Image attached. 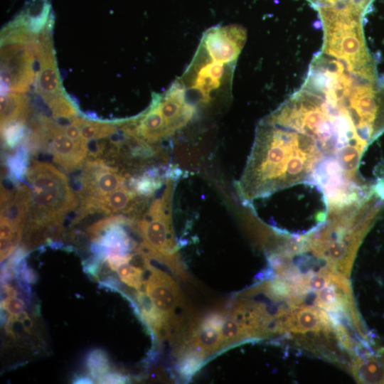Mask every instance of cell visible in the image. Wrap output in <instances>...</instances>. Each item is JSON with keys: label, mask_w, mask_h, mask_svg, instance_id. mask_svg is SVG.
I'll use <instances>...</instances> for the list:
<instances>
[{"label": "cell", "mask_w": 384, "mask_h": 384, "mask_svg": "<svg viewBox=\"0 0 384 384\" xmlns=\"http://www.w3.org/2000/svg\"><path fill=\"white\" fill-rule=\"evenodd\" d=\"M326 160L311 136L268 115L258 123L255 140L237 190L247 205L295 183L311 181Z\"/></svg>", "instance_id": "obj_1"}, {"label": "cell", "mask_w": 384, "mask_h": 384, "mask_svg": "<svg viewBox=\"0 0 384 384\" xmlns=\"http://www.w3.org/2000/svg\"><path fill=\"white\" fill-rule=\"evenodd\" d=\"M26 178L30 185L26 218L31 233L59 226L77 208L78 199L67 177L52 164L33 160Z\"/></svg>", "instance_id": "obj_2"}, {"label": "cell", "mask_w": 384, "mask_h": 384, "mask_svg": "<svg viewBox=\"0 0 384 384\" xmlns=\"http://www.w3.org/2000/svg\"><path fill=\"white\" fill-rule=\"evenodd\" d=\"M161 196L156 199L145 217L139 221L140 234L144 240L141 251L175 266L176 245L171 224L173 179L167 178Z\"/></svg>", "instance_id": "obj_3"}, {"label": "cell", "mask_w": 384, "mask_h": 384, "mask_svg": "<svg viewBox=\"0 0 384 384\" xmlns=\"http://www.w3.org/2000/svg\"><path fill=\"white\" fill-rule=\"evenodd\" d=\"M34 52L30 43L1 44V81L14 92H24L34 80Z\"/></svg>", "instance_id": "obj_4"}, {"label": "cell", "mask_w": 384, "mask_h": 384, "mask_svg": "<svg viewBox=\"0 0 384 384\" xmlns=\"http://www.w3.org/2000/svg\"><path fill=\"white\" fill-rule=\"evenodd\" d=\"M246 41V31L238 26H215L207 31L201 45L213 58L235 63Z\"/></svg>", "instance_id": "obj_5"}, {"label": "cell", "mask_w": 384, "mask_h": 384, "mask_svg": "<svg viewBox=\"0 0 384 384\" xmlns=\"http://www.w3.org/2000/svg\"><path fill=\"white\" fill-rule=\"evenodd\" d=\"M151 274L145 283L146 293L164 320L173 319L174 310L180 304V295L174 281L161 270L151 267L145 259ZM169 325V324H168Z\"/></svg>", "instance_id": "obj_6"}, {"label": "cell", "mask_w": 384, "mask_h": 384, "mask_svg": "<svg viewBox=\"0 0 384 384\" xmlns=\"http://www.w3.org/2000/svg\"><path fill=\"white\" fill-rule=\"evenodd\" d=\"M124 178L101 161L87 162L82 176L83 199L101 198L121 187Z\"/></svg>", "instance_id": "obj_7"}, {"label": "cell", "mask_w": 384, "mask_h": 384, "mask_svg": "<svg viewBox=\"0 0 384 384\" xmlns=\"http://www.w3.org/2000/svg\"><path fill=\"white\" fill-rule=\"evenodd\" d=\"M46 131L48 138H51L50 147L54 161L68 171L80 168L87 154V142L73 140L53 122L48 124Z\"/></svg>", "instance_id": "obj_8"}, {"label": "cell", "mask_w": 384, "mask_h": 384, "mask_svg": "<svg viewBox=\"0 0 384 384\" xmlns=\"http://www.w3.org/2000/svg\"><path fill=\"white\" fill-rule=\"evenodd\" d=\"M134 192L122 186L101 198L82 201V206L87 213L97 209L107 214L119 211L128 212L135 198Z\"/></svg>", "instance_id": "obj_9"}, {"label": "cell", "mask_w": 384, "mask_h": 384, "mask_svg": "<svg viewBox=\"0 0 384 384\" xmlns=\"http://www.w3.org/2000/svg\"><path fill=\"white\" fill-rule=\"evenodd\" d=\"M38 60L40 69L36 74L37 90L43 96L61 94L60 78L54 53L46 55Z\"/></svg>", "instance_id": "obj_10"}, {"label": "cell", "mask_w": 384, "mask_h": 384, "mask_svg": "<svg viewBox=\"0 0 384 384\" xmlns=\"http://www.w3.org/2000/svg\"><path fill=\"white\" fill-rule=\"evenodd\" d=\"M28 114L23 95L8 92L1 95V128L14 122L24 123Z\"/></svg>", "instance_id": "obj_11"}, {"label": "cell", "mask_w": 384, "mask_h": 384, "mask_svg": "<svg viewBox=\"0 0 384 384\" xmlns=\"http://www.w3.org/2000/svg\"><path fill=\"white\" fill-rule=\"evenodd\" d=\"M80 128L81 137L85 142L108 137L116 132V127L110 123L86 121L75 118Z\"/></svg>", "instance_id": "obj_12"}, {"label": "cell", "mask_w": 384, "mask_h": 384, "mask_svg": "<svg viewBox=\"0 0 384 384\" xmlns=\"http://www.w3.org/2000/svg\"><path fill=\"white\" fill-rule=\"evenodd\" d=\"M52 112L54 118H72L76 117V110L63 95L43 96Z\"/></svg>", "instance_id": "obj_13"}, {"label": "cell", "mask_w": 384, "mask_h": 384, "mask_svg": "<svg viewBox=\"0 0 384 384\" xmlns=\"http://www.w3.org/2000/svg\"><path fill=\"white\" fill-rule=\"evenodd\" d=\"M87 366L90 374L96 380L104 375L110 368L106 353L101 349L93 350L87 356Z\"/></svg>", "instance_id": "obj_14"}, {"label": "cell", "mask_w": 384, "mask_h": 384, "mask_svg": "<svg viewBox=\"0 0 384 384\" xmlns=\"http://www.w3.org/2000/svg\"><path fill=\"white\" fill-rule=\"evenodd\" d=\"M127 263H123L118 266L116 272L120 279L127 285L141 290V287L144 283L142 280L143 272L140 267H135Z\"/></svg>", "instance_id": "obj_15"}, {"label": "cell", "mask_w": 384, "mask_h": 384, "mask_svg": "<svg viewBox=\"0 0 384 384\" xmlns=\"http://www.w3.org/2000/svg\"><path fill=\"white\" fill-rule=\"evenodd\" d=\"M156 176H157L156 173L149 172L138 178L134 183L135 192L144 196L154 193L162 185V181Z\"/></svg>", "instance_id": "obj_16"}, {"label": "cell", "mask_w": 384, "mask_h": 384, "mask_svg": "<svg viewBox=\"0 0 384 384\" xmlns=\"http://www.w3.org/2000/svg\"><path fill=\"white\" fill-rule=\"evenodd\" d=\"M22 124L21 122H14L1 128L3 138L9 147L14 146L20 140L22 135Z\"/></svg>", "instance_id": "obj_17"}, {"label": "cell", "mask_w": 384, "mask_h": 384, "mask_svg": "<svg viewBox=\"0 0 384 384\" xmlns=\"http://www.w3.org/2000/svg\"><path fill=\"white\" fill-rule=\"evenodd\" d=\"M3 307L10 314L9 317V320L14 321L18 320V315L23 312L24 302L21 299L16 297V296L6 297L3 302Z\"/></svg>", "instance_id": "obj_18"}, {"label": "cell", "mask_w": 384, "mask_h": 384, "mask_svg": "<svg viewBox=\"0 0 384 384\" xmlns=\"http://www.w3.org/2000/svg\"><path fill=\"white\" fill-rule=\"evenodd\" d=\"M316 8L334 6L340 4H354L366 9H368L372 0H307Z\"/></svg>", "instance_id": "obj_19"}, {"label": "cell", "mask_w": 384, "mask_h": 384, "mask_svg": "<svg viewBox=\"0 0 384 384\" xmlns=\"http://www.w3.org/2000/svg\"><path fill=\"white\" fill-rule=\"evenodd\" d=\"M75 118L71 124L65 126L62 129V131L64 134H65L68 137L73 139V140L76 142H83L84 140L81 137L80 128L75 123Z\"/></svg>", "instance_id": "obj_20"}, {"label": "cell", "mask_w": 384, "mask_h": 384, "mask_svg": "<svg viewBox=\"0 0 384 384\" xmlns=\"http://www.w3.org/2000/svg\"><path fill=\"white\" fill-rule=\"evenodd\" d=\"M97 381L100 383H122L126 381V378L118 373H109L98 378Z\"/></svg>", "instance_id": "obj_21"}, {"label": "cell", "mask_w": 384, "mask_h": 384, "mask_svg": "<svg viewBox=\"0 0 384 384\" xmlns=\"http://www.w3.org/2000/svg\"><path fill=\"white\" fill-rule=\"evenodd\" d=\"M73 383H92V380L85 376H80L73 380Z\"/></svg>", "instance_id": "obj_22"}]
</instances>
